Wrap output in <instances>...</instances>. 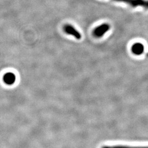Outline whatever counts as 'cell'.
Returning <instances> with one entry per match:
<instances>
[{
  "mask_svg": "<svg viewBox=\"0 0 148 148\" xmlns=\"http://www.w3.org/2000/svg\"><path fill=\"white\" fill-rule=\"evenodd\" d=\"M114 1L126 3L134 8L140 6L145 9H148V0H114Z\"/></svg>",
  "mask_w": 148,
  "mask_h": 148,
  "instance_id": "cell-1",
  "label": "cell"
},
{
  "mask_svg": "<svg viewBox=\"0 0 148 148\" xmlns=\"http://www.w3.org/2000/svg\"><path fill=\"white\" fill-rule=\"evenodd\" d=\"M110 29V26L108 24H103L99 27H97L93 32V35L95 37H102L106 32Z\"/></svg>",
  "mask_w": 148,
  "mask_h": 148,
  "instance_id": "cell-2",
  "label": "cell"
},
{
  "mask_svg": "<svg viewBox=\"0 0 148 148\" xmlns=\"http://www.w3.org/2000/svg\"><path fill=\"white\" fill-rule=\"evenodd\" d=\"M63 30L65 33L66 34L71 35L77 40L81 38V35L73 25L70 24H66L63 27Z\"/></svg>",
  "mask_w": 148,
  "mask_h": 148,
  "instance_id": "cell-3",
  "label": "cell"
},
{
  "mask_svg": "<svg viewBox=\"0 0 148 148\" xmlns=\"http://www.w3.org/2000/svg\"><path fill=\"white\" fill-rule=\"evenodd\" d=\"M3 81L7 85H13L16 82V75L11 72L7 73L3 75Z\"/></svg>",
  "mask_w": 148,
  "mask_h": 148,
  "instance_id": "cell-4",
  "label": "cell"
},
{
  "mask_svg": "<svg viewBox=\"0 0 148 148\" xmlns=\"http://www.w3.org/2000/svg\"><path fill=\"white\" fill-rule=\"evenodd\" d=\"M131 50L135 55H141L144 51V46L140 43H136L133 45Z\"/></svg>",
  "mask_w": 148,
  "mask_h": 148,
  "instance_id": "cell-5",
  "label": "cell"
},
{
  "mask_svg": "<svg viewBox=\"0 0 148 148\" xmlns=\"http://www.w3.org/2000/svg\"><path fill=\"white\" fill-rule=\"evenodd\" d=\"M110 148H148V147H124V146H115Z\"/></svg>",
  "mask_w": 148,
  "mask_h": 148,
  "instance_id": "cell-6",
  "label": "cell"
}]
</instances>
